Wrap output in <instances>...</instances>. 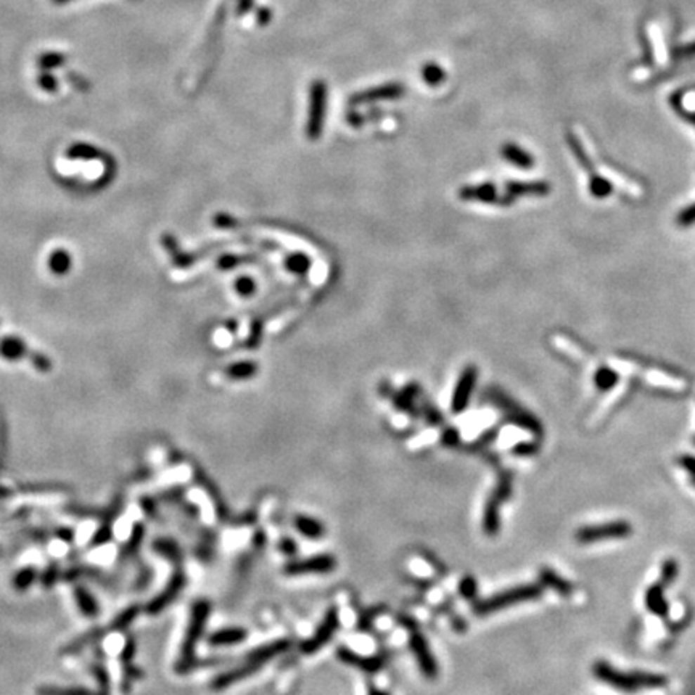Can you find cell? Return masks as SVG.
I'll use <instances>...</instances> for the list:
<instances>
[{
    "mask_svg": "<svg viewBox=\"0 0 695 695\" xmlns=\"http://www.w3.org/2000/svg\"><path fill=\"white\" fill-rule=\"evenodd\" d=\"M594 676L607 686L625 694H635L639 689H661L666 687L668 680L658 673L649 671H631L625 673L611 666L607 661L600 660L594 665Z\"/></svg>",
    "mask_w": 695,
    "mask_h": 695,
    "instance_id": "obj_1",
    "label": "cell"
},
{
    "mask_svg": "<svg viewBox=\"0 0 695 695\" xmlns=\"http://www.w3.org/2000/svg\"><path fill=\"white\" fill-rule=\"evenodd\" d=\"M209 609L211 605L208 600L200 599L197 602L192 604L190 610V621H188L186 636H183L182 647H181V655L179 660L176 663V673L177 675H187L188 671H192L195 668L197 657H195V649L197 644L200 641V637L203 635L204 626H207L208 616H209Z\"/></svg>",
    "mask_w": 695,
    "mask_h": 695,
    "instance_id": "obj_2",
    "label": "cell"
},
{
    "mask_svg": "<svg viewBox=\"0 0 695 695\" xmlns=\"http://www.w3.org/2000/svg\"><path fill=\"white\" fill-rule=\"evenodd\" d=\"M541 594H543V587L539 585H520L510 587L507 591L494 594L493 597L481 600V602H478L475 605L474 611L476 615L494 613V611L509 609L517 604L535 600L538 597H541Z\"/></svg>",
    "mask_w": 695,
    "mask_h": 695,
    "instance_id": "obj_3",
    "label": "cell"
},
{
    "mask_svg": "<svg viewBox=\"0 0 695 695\" xmlns=\"http://www.w3.org/2000/svg\"><path fill=\"white\" fill-rule=\"evenodd\" d=\"M327 103H329V87H327V82L322 79H316L309 87V111L308 122H306V136L311 141L319 138L322 131H324Z\"/></svg>",
    "mask_w": 695,
    "mask_h": 695,
    "instance_id": "obj_4",
    "label": "cell"
},
{
    "mask_svg": "<svg viewBox=\"0 0 695 695\" xmlns=\"http://www.w3.org/2000/svg\"><path fill=\"white\" fill-rule=\"evenodd\" d=\"M632 535V525L626 520H613L600 525H587L576 531V541L580 544H594L607 539H623Z\"/></svg>",
    "mask_w": 695,
    "mask_h": 695,
    "instance_id": "obj_5",
    "label": "cell"
},
{
    "mask_svg": "<svg viewBox=\"0 0 695 695\" xmlns=\"http://www.w3.org/2000/svg\"><path fill=\"white\" fill-rule=\"evenodd\" d=\"M512 493V476L505 475L500 476L498 481V486L494 488V491L491 496H489L485 514H483V530H485L486 535L494 536L499 531L500 526V519H499V510L500 505H502L507 498Z\"/></svg>",
    "mask_w": 695,
    "mask_h": 695,
    "instance_id": "obj_6",
    "label": "cell"
},
{
    "mask_svg": "<svg viewBox=\"0 0 695 695\" xmlns=\"http://www.w3.org/2000/svg\"><path fill=\"white\" fill-rule=\"evenodd\" d=\"M404 96H405L404 84H401V82H388V84H382L354 93V96L349 97V103H351L353 107H358V105H370V103L382 102V100H396Z\"/></svg>",
    "mask_w": 695,
    "mask_h": 695,
    "instance_id": "obj_7",
    "label": "cell"
},
{
    "mask_svg": "<svg viewBox=\"0 0 695 695\" xmlns=\"http://www.w3.org/2000/svg\"><path fill=\"white\" fill-rule=\"evenodd\" d=\"M338 625H340V618H338V610L330 609L324 616V621L320 623V626L316 631V635L304 641L301 644V652L304 654H314L318 652L319 649L325 646L327 642L330 641L338 630Z\"/></svg>",
    "mask_w": 695,
    "mask_h": 695,
    "instance_id": "obj_8",
    "label": "cell"
},
{
    "mask_svg": "<svg viewBox=\"0 0 695 695\" xmlns=\"http://www.w3.org/2000/svg\"><path fill=\"white\" fill-rule=\"evenodd\" d=\"M186 581H187L186 575H183V571L181 569L174 571V575L171 576L168 586H166L163 591H161L158 596L147 605L148 613L157 615V613H160V611H163L166 607H168V605H171V602H174L177 596H179L181 591L183 589V586H186Z\"/></svg>",
    "mask_w": 695,
    "mask_h": 695,
    "instance_id": "obj_9",
    "label": "cell"
},
{
    "mask_svg": "<svg viewBox=\"0 0 695 695\" xmlns=\"http://www.w3.org/2000/svg\"><path fill=\"white\" fill-rule=\"evenodd\" d=\"M337 560L329 554L316 555V557L292 561L285 566L287 575H308V573H329L335 569Z\"/></svg>",
    "mask_w": 695,
    "mask_h": 695,
    "instance_id": "obj_10",
    "label": "cell"
},
{
    "mask_svg": "<svg viewBox=\"0 0 695 695\" xmlns=\"http://www.w3.org/2000/svg\"><path fill=\"white\" fill-rule=\"evenodd\" d=\"M410 650H413L415 655L417 663H419L422 673L427 677H436L438 675V663L435 657H433L431 649L428 646L427 639L420 635V632L414 631L413 636H410Z\"/></svg>",
    "mask_w": 695,
    "mask_h": 695,
    "instance_id": "obj_11",
    "label": "cell"
},
{
    "mask_svg": "<svg viewBox=\"0 0 695 695\" xmlns=\"http://www.w3.org/2000/svg\"><path fill=\"white\" fill-rule=\"evenodd\" d=\"M475 380H476V370L474 367L465 369L462 372V375H460L453 396V410L455 414L462 413V410L467 408V404H469L470 394L474 391Z\"/></svg>",
    "mask_w": 695,
    "mask_h": 695,
    "instance_id": "obj_12",
    "label": "cell"
},
{
    "mask_svg": "<svg viewBox=\"0 0 695 695\" xmlns=\"http://www.w3.org/2000/svg\"><path fill=\"white\" fill-rule=\"evenodd\" d=\"M259 668H261V665L253 663V661L247 660L243 665L237 666V668H233L230 671L222 673V675L216 676L213 682H211V689H213V691H222V689L229 687V686H232V684H235L238 681L245 680V677L252 676L253 673H256Z\"/></svg>",
    "mask_w": 695,
    "mask_h": 695,
    "instance_id": "obj_13",
    "label": "cell"
},
{
    "mask_svg": "<svg viewBox=\"0 0 695 695\" xmlns=\"http://www.w3.org/2000/svg\"><path fill=\"white\" fill-rule=\"evenodd\" d=\"M338 658L344 661V663L356 666V668H361L365 673H372V675L380 671L383 668V663H385L382 657H364V655H359L353 652V650L344 647L338 649Z\"/></svg>",
    "mask_w": 695,
    "mask_h": 695,
    "instance_id": "obj_14",
    "label": "cell"
},
{
    "mask_svg": "<svg viewBox=\"0 0 695 695\" xmlns=\"http://www.w3.org/2000/svg\"><path fill=\"white\" fill-rule=\"evenodd\" d=\"M665 586L661 583H655L646 591V607L650 613L660 618H666L670 615V604L665 599Z\"/></svg>",
    "mask_w": 695,
    "mask_h": 695,
    "instance_id": "obj_15",
    "label": "cell"
},
{
    "mask_svg": "<svg viewBox=\"0 0 695 695\" xmlns=\"http://www.w3.org/2000/svg\"><path fill=\"white\" fill-rule=\"evenodd\" d=\"M290 646H292L290 641H287V639H280V641L266 644V646H263V647L254 649L252 654H248L247 660L263 666L266 663V661H269L272 658L279 657L280 654H283V652H285V650L290 649Z\"/></svg>",
    "mask_w": 695,
    "mask_h": 695,
    "instance_id": "obj_16",
    "label": "cell"
},
{
    "mask_svg": "<svg viewBox=\"0 0 695 695\" xmlns=\"http://www.w3.org/2000/svg\"><path fill=\"white\" fill-rule=\"evenodd\" d=\"M248 632L243 628H226V630H219L213 632L208 637V642L213 647H222V646H237V644L243 642L247 639Z\"/></svg>",
    "mask_w": 695,
    "mask_h": 695,
    "instance_id": "obj_17",
    "label": "cell"
},
{
    "mask_svg": "<svg viewBox=\"0 0 695 695\" xmlns=\"http://www.w3.org/2000/svg\"><path fill=\"white\" fill-rule=\"evenodd\" d=\"M539 580H541L544 586L554 589L555 592L564 597H569L573 592V585L569 580H565V578H561L557 571L547 569V566H544L539 571Z\"/></svg>",
    "mask_w": 695,
    "mask_h": 695,
    "instance_id": "obj_18",
    "label": "cell"
},
{
    "mask_svg": "<svg viewBox=\"0 0 695 695\" xmlns=\"http://www.w3.org/2000/svg\"><path fill=\"white\" fill-rule=\"evenodd\" d=\"M152 547L158 555L168 559L174 565L179 566V564H182V549H181L179 544H177L176 541H172V539L161 538V539H158V541L153 543Z\"/></svg>",
    "mask_w": 695,
    "mask_h": 695,
    "instance_id": "obj_19",
    "label": "cell"
},
{
    "mask_svg": "<svg viewBox=\"0 0 695 695\" xmlns=\"http://www.w3.org/2000/svg\"><path fill=\"white\" fill-rule=\"evenodd\" d=\"M74 599H76V602H77V607H79V610L82 611V613H84L86 616H89V618H93V616L98 615V611H100L98 602L96 600V597H93L92 594L87 591L86 587L76 586V589H74Z\"/></svg>",
    "mask_w": 695,
    "mask_h": 695,
    "instance_id": "obj_20",
    "label": "cell"
},
{
    "mask_svg": "<svg viewBox=\"0 0 695 695\" xmlns=\"http://www.w3.org/2000/svg\"><path fill=\"white\" fill-rule=\"evenodd\" d=\"M294 526H297V530L301 533L303 536L306 538H311V539H319L320 536H324V525L320 524V521H318L316 519H311V517H304V515H299L297 517V520H294Z\"/></svg>",
    "mask_w": 695,
    "mask_h": 695,
    "instance_id": "obj_21",
    "label": "cell"
},
{
    "mask_svg": "<svg viewBox=\"0 0 695 695\" xmlns=\"http://www.w3.org/2000/svg\"><path fill=\"white\" fill-rule=\"evenodd\" d=\"M502 155L505 160H509L510 163L520 166V168H531L533 163H535L530 153L525 152V150L520 148L519 145H514V143H505L502 147Z\"/></svg>",
    "mask_w": 695,
    "mask_h": 695,
    "instance_id": "obj_22",
    "label": "cell"
},
{
    "mask_svg": "<svg viewBox=\"0 0 695 695\" xmlns=\"http://www.w3.org/2000/svg\"><path fill=\"white\" fill-rule=\"evenodd\" d=\"M37 695H108L103 691H91L86 687H60V686H42L37 689Z\"/></svg>",
    "mask_w": 695,
    "mask_h": 695,
    "instance_id": "obj_23",
    "label": "cell"
},
{
    "mask_svg": "<svg viewBox=\"0 0 695 695\" xmlns=\"http://www.w3.org/2000/svg\"><path fill=\"white\" fill-rule=\"evenodd\" d=\"M422 79H424L425 84L436 87L441 86L444 81H446V71H444L438 63H433V61H428L420 70Z\"/></svg>",
    "mask_w": 695,
    "mask_h": 695,
    "instance_id": "obj_24",
    "label": "cell"
},
{
    "mask_svg": "<svg viewBox=\"0 0 695 695\" xmlns=\"http://www.w3.org/2000/svg\"><path fill=\"white\" fill-rule=\"evenodd\" d=\"M141 613V607L138 605H131L126 610H122L121 613L116 616L115 621L111 623L110 630L111 631H124L132 625V621L137 618V615Z\"/></svg>",
    "mask_w": 695,
    "mask_h": 695,
    "instance_id": "obj_25",
    "label": "cell"
},
{
    "mask_svg": "<svg viewBox=\"0 0 695 695\" xmlns=\"http://www.w3.org/2000/svg\"><path fill=\"white\" fill-rule=\"evenodd\" d=\"M36 61H37V66L42 71H52V70L60 68V66H63L66 61H68V57H66L65 53H60V52H46V53L39 55Z\"/></svg>",
    "mask_w": 695,
    "mask_h": 695,
    "instance_id": "obj_26",
    "label": "cell"
},
{
    "mask_svg": "<svg viewBox=\"0 0 695 695\" xmlns=\"http://www.w3.org/2000/svg\"><path fill=\"white\" fill-rule=\"evenodd\" d=\"M594 382H596L600 391H609L618 383V374L615 370L607 369V367H602V369L597 370Z\"/></svg>",
    "mask_w": 695,
    "mask_h": 695,
    "instance_id": "obj_27",
    "label": "cell"
},
{
    "mask_svg": "<svg viewBox=\"0 0 695 695\" xmlns=\"http://www.w3.org/2000/svg\"><path fill=\"white\" fill-rule=\"evenodd\" d=\"M677 575H680V565H677V561L675 559H666L663 564H661V570H660L661 585L665 587L671 586L677 578Z\"/></svg>",
    "mask_w": 695,
    "mask_h": 695,
    "instance_id": "obj_28",
    "label": "cell"
},
{
    "mask_svg": "<svg viewBox=\"0 0 695 695\" xmlns=\"http://www.w3.org/2000/svg\"><path fill=\"white\" fill-rule=\"evenodd\" d=\"M36 578H37V571L34 569H31V566H26V569L20 570L18 573L15 575L12 585L16 591H25V589L30 587L32 583L36 581Z\"/></svg>",
    "mask_w": 695,
    "mask_h": 695,
    "instance_id": "obj_29",
    "label": "cell"
},
{
    "mask_svg": "<svg viewBox=\"0 0 695 695\" xmlns=\"http://www.w3.org/2000/svg\"><path fill=\"white\" fill-rule=\"evenodd\" d=\"M143 535H145V528H143V525L137 524V525L134 526V530H132V533H131V538L127 539L126 546L122 547V555L134 554L136 550L138 549V546H141V544H142Z\"/></svg>",
    "mask_w": 695,
    "mask_h": 695,
    "instance_id": "obj_30",
    "label": "cell"
},
{
    "mask_svg": "<svg viewBox=\"0 0 695 695\" xmlns=\"http://www.w3.org/2000/svg\"><path fill=\"white\" fill-rule=\"evenodd\" d=\"M589 190H591L594 197L605 198L611 193V183L609 181H605L604 177L592 174L591 182H589Z\"/></svg>",
    "mask_w": 695,
    "mask_h": 695,
    "instance_id": "obj_31",
    "label": "cell"
},
{
    "mask_svg": "<svg viewBox=\"0 0 695 695\" xmlns=\"http://www.w3.org/2000/svg\"><path fill=\"white\" fill-rule=\"evenodd\" d=\"M566 138H569V145L571 147V150H573V153H575V157L578 158V161H580V163L585 166V169L591 171V161H589L585 148H583L580 141H578L573 134H569L566 136Z\"/></svg>",
    "mask_w": 695,
    "mask_h": 695,
    "instance_id": "obj_32",
    "label": "cell"
},
{
    "mask_svg": "<svg viewBox=\"0 0 695 695\" xmlns=\"http://www.w3.org/2000/svg\"><path fill=\"white\" fill-rule=\"evenodd\" d=\"M37 86L42 89L44 92H57L58 89V81L57 77L52 74V71H42L41 74L37 76Z\"/></svg>",
    "mask_w": 695,
    "mask_h": 695,
    "instance_id": "obj_33",
    "label": "cell"
},
{
    "mask_svg": "<svg viewBox=\"0 0 695 695\" xmlns=\"http://www.w3.org/2000/svg\"><path fill=\"white\" fill-rule=\"evenodd\" d=\"M476 591H478V585H476V581L474 580V578L472 576L462 578V581H460V585H459L460 596L465 597V599H474L476 596Z\"/></svg>",
    "mask_w": 695,
    "mask_h": 695,
    "instance_id": "obj_34",
    "label": "cell"
},
{
    "mask_svg": "<svg viewBox=\"0 0 695 695\" xmlns=\"http://www.w3.org/2000/svg\"><path fill=\"white\" fill-rule=\"evenodd\" d=\"M254 369H256V365L254 364H248V363H245V364H238V365H233L230 367L229 370H227V377H233V378H245V377H249L254 372Z\"/></svg>",
    "mask_w": 695,
    "mask_h": 695,
    "instance_id": "obj_35",
    "label": "cell"
},
{
    "mask_svg": "<svg viewBox=\"0 0 695 695\" xmlns=\"http://www.w3.org/2000/svg\"><path fill=\"white\" fill-rule=\"evenodd\" d=\"M677 464H680L684 470L687 472L689 474V480H691L692 485L695 486V457L694 455H681L680 459H677Z\"/></svg>",
    "mask_w": 695,
    "mask_h": 695,
    "instance_id": "obj_36",
    "label": "cell"
},
{
    "mask_svg": "<svg viewBox=\"0 0 695 695\" xmlns=\"http://www.w3.org/2000/svg\"><path fill=\"white\" fill-rule=\"evenodd\" d=\"M92 673L97 677V681L100 684V689H102L103 692L108 694V691H110V676H108L107 670L102 668V666H93Z\"/></svg>",
    "mask_w": 695,
    "mask_h": 695,
    "instance_id": "obj_37",
    "label": "cell"
},
{
    "mask_svg": "<svg viewBox=\"0 0 695 695\" xmlns=\"http://www.w3.org/2000/svg\"><path fill=\"white\" fill-rule=\"evenodd\" d=\"M677 224L684 227L695 224V204H691V207L681 211L680 216H677Z\"/></svg>",
    "mask_w": 695,
    "mask_h": 695,
    "instance_id": "obj_38",
    "label": "cell"
},
{
    "mask_svg": "<svg viewBox=\"0 0 695 695\" xmlns=\"http://www.w3.org/2000/svg\"><path fill=\"white\" fill-rule=\"evenodd\" d=\"M58 580V566L57 565H50L48 569L44 571L42 573V578H41V581H42V585L44 586H53L55 583H57Z\"/></svg>",
    "mask_w": 695,
    "mask_h": 695,
    "instance_id": "obj_39",
    "label": "cell"
},
{
    "mask_svg": "<svg viewBox=\"0 0 695 695\" xmlns=\"http://www.w3.org/2000/svg\"><path fill=\"white\" fill-rule=\"evenodd\" d=\"M66 258L68 256H66V254H63V253L53 254L52 261H50V266H52V269L57 271V272H65L66 266H68V259Z\"/></svg>",
    "mask_w": 695,
    "mask_h": 695,
    "instance_id": "obj_40",
    "label": "cell"
},
{
    "mask_svg": "<svg viewBox=\"0 0 695 695\" xmlns=\"http://www.w3.org/2000/svg\"><path fill=\"white\" fill-rule=\"evenodd\" d=\"M512 453L517 455H533L538 453V446L533 443H521L519 446L514 448Z\"/></svg>",
    "mask_w": 695,
    "mask_h": 695,
    "instance_id": "obj_41",
    "label": "cell"
},
{
    "mask_svg": "<svg viewBox=\"0 0 695 695\" xmlns=\"http://www.w3.org/2000/svg\"><path fill=\"white\" fill-rule=\"evenodd\" d=\"M256 21L261 25V26H266V25H269L271 21H272V10L268 8V7H261L258 8V12H256Z\"/></svg>",
    "mask_w": 695,
    "mask_h": 695,
    "instance_id": "obj_42",
    "label": "cell"
},
{
    "mask_svg": "<svg viewBox=\"0 0 695 695\" xmlns=\"http://www.w3.org/2000/svg\"><path fill=\"white\" fill-rule=\"evenodd\" d=\"M254 7V0H238L237 4V15L243 16Z\"/></svg>",
    "mask_w": 695,
    "mask_h": 695,
    "instance_id": "obj_43",
    "label": "cell"
},
{
    "mask_svg": "<svg viewBox=\"0 0 695 695\" xmlns=\"http://www.w3.org/2000/svg\"><path fill=\"white\" fill-rule=\"evenodd\" d=\"M297 549H298L297 544H294L292 541V539H283V543H282V550H283V552L288 554V555H292V554L297 552Z\"/></svg>",
    "mask_w": 695,
    "mask_h": 695,
    "instance_id": "obj_44",
    "label": "cell"
},
{
    "mask_svg": "<svg viewBox=\"0 0 695 695\" xmlns=\"http://www.w3.org/2000/svg\"><path fill=\"white\" fill-rule=\"evenodd\" d=\"M677 52H680V55H682V57H689V55H694L695 53V42L694 44H689V46L680 48V50H677Z\"/></svg>",
    "mask_w": 695,
    "mask_h": 695,
    "instance_id": "obj_45",
    "label": "cell"
},
{
    "mask_svg": "<svg viewBox=\"0 0 695 695\" xmlns=\"http://www.w3.org/2000/svg\"><path fill=\"white\" fill-rule=\"evenodd\" d=\"M455 441H457V433H455L454 430H449L446 435H444V443L454 444Z\"/></svg>",
    "mask_w": 695,
    "mask_h": 695,
    "instance_id": "obj_46",
    "label": "cell"
},
{
    "mask_svg": "<svg viewBox=\"0 0 695 695\" xmlns=\"http://www.w3.org/2000/svg\"><path fill=\"white\" fill-rule=\"evenodd\" d=\"M676 110H677V111H680V113H681V115H684V118H686L687 121H691V122H692V124H695V115H694V113H689V111H686V110H682V108H680V107H677Z\"/></svg>",
    "mask_w": 695,
    "mask_h": 695,
    "instance_id": "obj_47",
    "label": "cell"
},
{
    "mask_svg": "<svg viewBox=\"0 0 695 695\" xmlns=\"http://www.w3.org/2000/svg\"><path fill=\"white\" fill-rule=\"evenodd\" d=\"M369 695H388L387 692H383L380 691V689H377V687H369Z\"/></svg>",
    "mask_w": 695,
    "mask_h": 695,
    "instance_id": "obj_48",
    "label": "cell"
},
{
    "mask_svg": "<svg viewBox=\"0 0 695 695\" xmlns=\"http://www.w3.org/2000/svg\"><path fill=\"white\" fill-rule=\"evenodd\" d=\"M53 4H57V5H63V4H68V2H73V0H52Z\"/></svg>",
    "mask_w": 695,
    "mask_h": 695,
    "instance_id": "obj_49",
    "label": "cell"
},
{
    "mask_svg": "<svg viewBox=\"0 0 695 695\" xmlns=\"http://www.w3.org/2000/svg\"><path fill=\"white\" fill-rule=\"evenodd\" d=\"M694 443H695V438H694Z\"/></svg>",
    "mask_w": 695,
    "mask_h": 695,
    "instance_id": "obj_50",
    "label": "cell"
}]
</instances>
